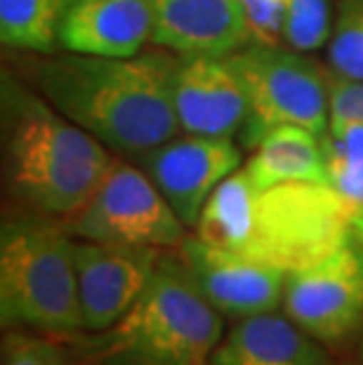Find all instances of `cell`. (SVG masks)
I'll list each match as a JSON object with an SVG mask.
<instances>
[{
  "instance_id": "cell-1",
  "label": "cell",
  "mask_w": 363,
  "mask_h": 365,
  "mask_svg": "<svg viewBox=\"0 0 363 365\" xmlns=\"http://www.w3.org/2000/svg\"><path fill=\"white\" fill-rule=\"evenodd\" d=\"M180 54L163 48L133 57L48 54L36 81L48 102L116 156L140 160L180 135L173 73Z\"/></svg>"
},
{
  "instance_id": "cell-2",
  "label": "cell",
  "mask_w": 363,
  "mask_h": 365,
  "mask_svg": "<svg viewBox=\"0 0 363 365\" xmlns=\"http://www.w3.org/2000/svg\"><path fill=\"white\" fill-rule=\"evenodd\" d=\"M196 234L224 250L295 271L347 243L354 227L349 207L330 184L260 189L241 168L210 193Z\"/></svg>"
},
{
  "instance_id": "cell-3",
  "label": "cell",
  "mask_w": 363,
  "mask_h": 365,
  "mask_svg": "<svg viewBox=\"0 0 363 365\" xmlns=\"http://www.w3.org/2000/svg\"><path fill=\"white\" fill-rule=\"evenodd\" d=\"M5 156L12 196L34 212L68 220L95 196L116 160L43 95L5 78Z\"/></svg>"
},
{
  "instance_id": "cell-4",
  "label": "cell",
  "mask_w": 363,
  "mask_h": 365,
  "mask_svg": "<svg viewBox=\"0 0 363 365\" xmlns=\"http://www.w3.org/2000/svg\"><path fill=\"white\" fill-rule=\"evenodd\" d=\"M0 321L55 339L85 330L73 264V236L64 222L14 212L0 229Z\"/></svg>"
},
{
  "instance_id": "cell-5",
  "label": "cell",
  "mask_w": 363,
  "mask_h": 365,
  "mask_svg": "<svg viewBox=\"0 0 363 365\" xmlns=\"http://www.w3.org/2000/svg\"><path fill=\"white\" fill-rule=\"evenodd\" d=\"M92 346L128 365H205L224 337V316L203 297L177 250H160L140 299Z\"/></svg>"
},
{
  "instance_id": "cell-6",
  "label": "cell",
  "mask_w": 363,
  "mask_h": 365,
  "mask_svg": "<svg viewBox=\"0 0 363 365\" xmlns=\"http://www.w3.org/2000/svg\"><path fill=\"white\" fill-rule=\"evenodd\" d=\"M248 95L241 146L255 149L279 125H300L323 135L330 125V71L307 52L283 43L250 41L229 54Z\"/></svg>"
},
{
  "instance_id": "cell-7",
  "label": "cell",
  "mask_w": 363,
  "mask_h": 365,
  "mask_svg": "<svg viewBox=\"0 0 363 365\" xmlns=\"http://www.w3.org/2000/svg\"><path fill=\"white\" fill-rule=\"evenodd\" d=\"M64 222L73 238L175 250L187 238L180 220L151 177L135 160L116 156L88 203Z\"/></svg>"
},
{
  "instance_id": "cell-8",
  "label": "cell",
  "mask_w": 363,
  "mask_h": 365,
  "mask_svg": "<svg viewBox=\"0 0 363 365\" xmlns=\"http://www.w3.org/2000/svg\"><path fill=\"white\" fill-rule=\"evenodd\" d=\"M283 314L321 344H339L363 328V238L288 271Z\"/></svg>"
},
{
  "instance_id": "cell-9",
  "label": "cell",
  "mask_w": 363,
  "mask_h": 365,
  "mask_svg": "<svg viewBox=\"0 0 363 365\" xmlns=\"http://www.w3.org/2000/svg\"><path fill=\"white\" fill-rule=\"evenodd\" d=\"M189 269L203 297L224 318H241L272 314L283 309L288 271L274 264L252 259L248 255L224 250L198 234H189L175 247Z\"/></svg>"
},
{
  "instance_id": "cell-10",
  "label": "cell",
  "mask_w": 363,
  "mask_h": 365,
  "mask_svg": "<svg viewBox=\"0 0 363 365\" xmlns=\"http://www.w3.org/2000/svg\"><path fill=\"white\" fill-rule=\"evenodd\" d=\"M187 229H196L210 193L241 168V149L231 137H200L180 132L135 160Z\"/></svg>"
},
{
  "instance_id": "cell-11",
  "label": "cell",
  "mask_w": 363,
  "mask_h": 365,
  "mask_svg": "<svg viewBox=\"0 0 363 365\" xmlns=\"http://www.w3.org/2000/svg\"><path fill=\"white\" fill-rule=\"evenodd\" d=\"M160 250L149 245L73 238L78 299L88 332L111 330L149 283Z\"/></svg>"
},
{
  "instance_id": "cell-12",
  "label": "cell",
  "mask_w": 363,
  "mask_h": 365,
  "mask_svg": "<svg viewBox=\"0 0 363 365\" xmlns=\"http://www.w3.org/2000/svg\"><path fill=\"white\" fill-rule=\"evenodd\" d=\"M173 104L180 130L234 139L248 120V95L227 57H177Z\"/></svg>"
},
{
  "instance_id": "cell-13",
  "label": "cell",
  "mask_w": 363,
  "mask_h": 365,
  "mask_svg": "<svg viewBox=\"0 0 363 365\" xmlns=\"http://www.w3.org/2000/svg\"><path fill=\"white\" fill-rule=\"evenodd\" d=\"M151 43L180 57H229L252 41L243 0H146Z\"/></svg>"
},
{
  "instance_id": "cell-14",
  "label": "cell",
  "mask_w": 363,
  "mask_h": 365,
  "mask_svg": "<svg viewBox=\"0 0 363 365\" xmlns=\"http://www.w3.org/2000/svg\"><path fill=\"white\" fill-rule=\"evenodd\" d=\"M151 43L146 0H66L59 50L92 57H133Z\"/></svg>"
},
{
  "instance_id": "cell-15",
  "label": "cell",
  "mask_w": 363,
  "mask_h": 365,
  "mask_svg": "<svg viewBox=\"0 0 363 365\" xmlns=\"http://www.w3.org/2000/svg\"><path fill=\"white\" fill-rule=\"evenodd\" d=\"M210 365H330L326 344L285 314H257L231 325Z\"/></svg>"
},
{
  "instance_id": "cell-16",
  "label": "cell",
  "mask_w": 363,
  "mask_h": 365,
  "mask_svg": "<svg viewBox=\"0 0 363 365\" xmlns=\"http://www.w3.org/2000/svg\"><path fill=\"white\" fill-rule=\"evenodd\" d=\"M243 170L260 189L288 182L328 184L321 135L300 125H279L267 132Z\"/></svg>"
},
{
  "instance_id": "cell-17",
  "label": "cell",
  "mask_w": 363,
  "mask_h": 365,
  "mask_svg": "<svg viewBox=\"0 0 363 365\" xmlns=\"http://www.w3.org/2000/svg\"><path fill=\"white\" fill-rule=\"evenodd\" d=\"M66 0H0V41L7 48L55 54Z\"/></svg>"
},
{
  "instance_id": "cell-18",
  "label": "cell",
  "mask_w": 363,
  "mask_h": 365,
  "mask_svg": "<svg viewBox=\"0 0 363 365\" xmlns=\"http://www.w3.org/2000/svg\"><path fill=\"white\" fill-rule=\"evenodd\" d=\"M326 50L335 76L363 81V0L339 3Z\"/></svg>"
},
{
  "instance_id": "cell-19",
  "label": "cell",
  "mask_w": 363,
  "mask_h": 365,
  "mask_svg": "<svg viewBox=\"0 0 363 365\" xmlns=\"http://www.w3.org/2000/svg\"><path fill=\"white\" fill-rule=\"evenodd\" d=\"M333 21L335 17L330 14V0H290L281 43L292 50L312 54L328 45Z\"/></svg>"
},
{
  "instance_id": "cell-20",
  "label": "cell",
  "mask_w": 363,
  "mask_h": 365,
  "mask_svg": "<svg viewBox=\"0 0 363 365\" xmlns=\"http://www.w3.org/2000/svg\"><path fill=\"white\" fill-rule=\"evenodd\" d=\"M0 365H68V361L55 337L34 330H10L3 337Z\"/></svg>"
},
{
  "instance_id": "cell-21",
  "label": "cell",
  "mask_w": 363,
  "mask_h": 365,
  "mask_svg": "<svg viewBox=\"0 0 363 365\" xmlns=\"http://www.w3.org/2000/svg\"><path fill=\"white\" fill-rule=\"evenodd\" d=\"M288 5L290 0H243L252 41L281 43Z\"/></svg>"
},
{
  "instance_id": "cell-22",
  "label": "cell",
  "mask_w": 363,
  "mask_h": 365,
  "mask_svg": "<svg viewBox=\"0 0 363 365\" xmlns=\"http://www.w3.org/2000/svg\"><path fill=\"white\" fill-rule=\"evenodd\" d=\"M363 120V81L330 73V123Z\"/></svg>"
},
{
  "instance_id": "cell-23",
  "label": "cell",
  "mask_w": 363,
  "mask_h": 365,
  "mask_svg": "<svg viewBox=\"0 0 363 365\" xmlns=\"http://www.w3.org/2000/svg\"><path fill=\"white\" fill-rule=\"evenodd\" d=\"M361 361H363V332H361Z\"/></svg>"
}]
</instances>
